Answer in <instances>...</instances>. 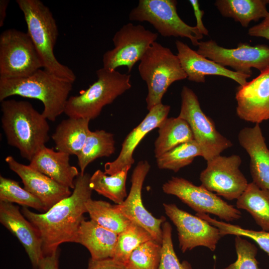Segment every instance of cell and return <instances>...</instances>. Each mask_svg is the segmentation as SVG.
Returning <instances> with one entry per match:
<instances>
[{
  "instance_id": "cell-1",
  "label": "cell",
  "mask_w": 269,
  "mask_h": 269,
  "mask_svg": "<svg viewBox=\"0 0 269 269\" xmlns=\"http://www.w3.org/2000/svg\"><path fill=\"white\" fill-rule=\"evenodd\" d=\"M90 177L88 173H80L72 194L46 212L36 213L22 207V214L40 237L43 257L56 252L61 244L75 243L79 228L85 220L84 214L87 213L85 204L91 198Z\"/></svg>"
},
{
  "instance_id": "cell-2",
  "label": "cell",
  "mask_w": 269,
  "mask_h": 269,
  "mask_svg": "<svg viewBox=\"0 0 269 269\" xmlns=\"http://www.w3.org/2000/svg\"><path fill=\"white\" fill-rule=\"evenodd\" d=\"M1 127L7 143L29 161L49 139V126L42 113L25 101L0 102Z\"/></svg>"
},
{
  "instance_id": "cell-3",
  "label": "cell",
  "mask_w": 269,
  "mask_h": 269,
  "mask_svg": "<svg viewBox=\"0 0 269 269\" xmlns=\"http://www.w3.org/2000/svg\"><path fill=\"white\" fill-rule=\"evenodd\" d=\"M73 83L44 69L23 77H0V101L12 96L38 100L44 106V117L54 122L64 113Z\"/></svg>"
},
{
  "instance_id": "cell-4",
  "label": "cell",
  "mask_w": 269,
  "mask_h": 269,
  "mask_svg": "<svg viewBox=\"0 0 269 269\" xmlns=\"http://www.w3.org/2000/svg\"><path fill=\"white\" fill-rule=\"evenodd\" d=\"M23 13L30 36L44 69L74 83L76 76L67 66L60 63L54 53L58 36L56 21L49 8L39 0H16Z\"/></svg>"
},
{
  "instance_id": "cell-5",
  "label": "cell",
  "mask_w": 269,
  "mask_h": 269,
  "mask_svg": "<svg viewBox=\"0 0 269 269\" xmlns=\"http://www.w3.org/2000/svg\"><path fill=\"white\" fill-rule=\"evenodd\" d=\"M97 80L79 95L69 97L64 113L69 118L90 121L98 117L103 108L129 90L131 75L103 67L97 70Z\"/></svg>"
},
{
  "instance_id": "cell-6",
  "label": "cell",
  "mask_w": 269,
  "mask_h": 269,
  "mask_svg": "<svg viewBox=\"0 0 269 269\" xmlns=\"http://www.w3.org/2000/svg\"><path fill=\"white\" fill-rule=\"evenodd\" d=\"M138 69L147 86L145 101L148 111L162 104L163 95L173 83L187 78L177 55L156 41L143 55Z\"/></svg>"
},
{
  "instance_id": "cell-7",
  "label": "cell",
  "mask_w": 269,
  "mask_h": 269,
  "mask_svg": "<svg viewBox=\"0 0 269 269\" xmlns=\"http://www.w3.org/2000/svg\"><path fill=\"white\" fill-rule=\"evenodd\" d=\"M175 0H139L129 14V19L150 23L162 36H180L189 39L198 46L203 38L198 29L183 21L177 12Z\"/></svg>"
},
{
  "instance_id": "cell-8",
  "label": "cell",
  "mask_w": 269,
  "mask_h": 269,
  "mask_svg": "<svg viewBox=\"0 0 269 269\" xmlns=\"http://www.w3.org/2000/svg\"><path fill=\"white\" fill-rule=\"evenodd\" d=\"M181 98L178 117L189 124L205 160L208 161L232 146V142L217 130L212 120L203 112L198 97L192 89L184 86Z\"/></svg>"
},
{
  "instance_id": "cell-9",
  "label": "cell",
  "mask_w": 269,
  "mask_h": 269,
  "mask_svg": "<svg viewBox=\"0 0 269 269\" xmlns=\"http://www.w3.org/2000/svg\"><path fill=\"white\" fill-rule=\"evenodd\" d=\"M43 68L38 52L27 33L8 29L0 35V77L27 76Z\"/></svg>"
},
{
  "instance_id": "cell-10",
  "label": "cell",
  "mask_w": 269,
  "mask_h": 269,
  "mask_svg": "<svg viewBox=\"0 0 269 269\" xmlns=\"http://www.w3.org/2000/svg\"><path fill=\"white\" fill-rule=\"evenodd\" d=\"M157 37V33L146 29L142 25L130 22L124 25L113 38L114 48L103 55V67L112 71L126 66L130 72Z\"/></svg>"
},
{
  "instance_id": "cell-11",
  "label": "cell",
  "mask_w": 269,
  "mask_h": 269,
  "mask_svg": "<svg viewBox=\"0 0 269 269\" xmlns=\"http://www.w3.org/2000/svg\"><path fill=\"white\" fill-rule=\"evenodd\" d=\"M165 193L178 197L197 213L211 214L227 222L239 220L241 212L213 193L183 178L172 177L162 186Z\"/></svg>"
},
{
  "instance_id": "cell-12",
  "label": "cell",
  "mask_w": 269,
  "mask_h": 269,
  "mask_svg": "<svg viewBox=\"0 0 269 269\" xmlns=\"http://www.w3.org/2000/svg\"><path fill=\"white\" fill-rule=\"evenodd\" d=\"M197 52L220 65L230 66L234 71L251 76L252 68L261 72L269 69V47L240 43L236 48H226L212 40L200 41Z\"/></svg>"
},
{
  "instance_id": "cell-13",
  "label": "cell",
  "mask_w": 269,
  "mask_h": 269,
  "mask_svg": "<svg viewBox=\"0 0 269 269\" xmlns=\"http://www.w3.org/2000/svg\"><path fill=\"white\" fill-rule=\"evenodd\" d=\"M241 163L237 154L219 155L207 161L200 174L201 185L228 200L237 199L249 183L239 168Z\"/></svg>"
},
{
  "instance_id": "cell-14",
  "label": "cell",
  "mask_w": 269,
  "mask_h": 269,
  "mask_svg": "<svg viewBox=\"0 0 269 269\" xmlns=\"http://www.w3.org/2000/svg\"><path fill=\"white\" fill-rule=\"evenodd\" d=\"M166 215L175 226L182 253L203 246L214 251L222 237L219 230L204 219L179 209L175 204L163 203Z\"/></svg>"
},
{
  "instance_id": "cell-15",
  "label": "cell",
  "mask_w": 269,
  "mask_h": 269,
  "mask_svg": "<svg viewBox=\"0 0 269 269\" xmlns=\"http://www.w3.org/2000/svg\"><path fill=\"white\" fill-rule=\"evenodd\" d=\"M150 168L147 160L139 161L131 177V188L125 200L120 204H116L117 209L131 222L140 226L151 235L153 240L161 244V226L166 218L154 217L144 207L141 198V190L145 178Z\"/></svg>"
},
{
  "instance_id": "cell-16",
  "label": "cell",
  "mask_w": 269,
  "mask_h": 269,
  "mask_svg": "<svg viewBox=\"0 0 269 269\" xmlns=\"http://www.w3.org/2000/svg\"><path fill=\"white\" fill-rule=\"evenodd\" d=\"M235 98L240 119L256 124L269 120V69L240 86Z\"/></svg>"
},
{
  "instance_id": "cell-17",
  "label": "cell",
  "mask_w": 269,
  "mask_h": 269,
  "mask_svg": "<svg viewBox=\"0 0 269 269\" xmlns=\"http://www.w3.org/2000/svg\"><path fill=\"white\" fill-rule=\"evenodd\" d=\"M5 161L9 169L20 178L23 188L41 202L44 212L72 193L68 187L61 185L29 165L19 163L11 155L6 156Z\"/></svg>"
},
{
  "instance_id": "cell-18",
  "label": "cell",
  "mask_w": 269,
  "mask_h": 269,
  "mask_svg": "<svg viewBox=\"0 0 269 269\" xmlns=\"http://www.w3.org/2000/svg\"><path fill=\"white\" fill-rule=\"evenodd\" d=\"M0 222L23 246L33 269H38L43 257L41 240L37 230L23 216L19 207L0 201Z\"/></svg>"
},
{
  "instance_id": "cell-19",
  "label": "cell",
  "mask_w": 269,
  "mask_h": 269,
  "mask_svg": "<svg viewBox=\"0 0 269 269\" xmlns=\"http://www.w3.org/2000/svg\"><path fill=\"white\" fill-rule=\"evenodd\" d=\"M170 106L162 103L157 105L149 112L140 122L126 136L117 158L104 165V172L108 175L116 173L134 162V152L143 137L150 132L158 128L161 123L167 118Z\"/></svg>"
},
{
  "instance_id": "cell-20",
  "label": "cell",
  "mask_w": 269,
  "mask_h": 269,
  "mask_svg": "<svg viewBox=\"0 0 269 269\" xmlns=\"http://www.w3.org/2000/svg\"><path fill=\"white\" fill-rule=\"evenodd\" d=\"M175 45L177 56L187 79L196 83H204L206 75H218L231 79L240 86L245 84L251 76L229 70L215 61L208 59L192 49L180 40Z\"/></svg>"
},
{
  "instance_id": "cell-21",
  "label": "cell",
  "mask_w": 269,
  "mask_h": 269,
  "mask_svg": "<svg viewBox=\"0 0 269 269\" xmlns=\"http://www.w3.org/2000/svg\"><path fill=\"white\" fill-rule=\"evenodd\" d=\"M238 138L250 156L253 182L262 189L269 190V149L260 125L243 128L239 132Z\"/></svg>"
},
{
  "instance_id": "cell-22",
  "label": "cell",
  "mask_w": 269,
  "mask_h": 269,
  "mask_svg": "<svg viewBox=\"0 0 269 269\" xmlns=\"http://www.w3.org/2000/svg\"><path fill=\"white\" fill-rule=\"evenodd\" d=\"M69 160V154L45 146L34 155L29 165L61 185L74 189L75 179L80 172L70 164Z\"/></svg>"
},
{
  "instance_id": "cell-23",
  "label": "cell",
  "mask_w": 269,
  "mask_h": 269,
  "mask_svg": "<svg viewBox=\"0 0 269 269\" xmlns=\"http://www.w3.org/2000/svg\"><path fill=\"white\" fill-rule=\"evenodd\" d=\"M118 235L94 221L84 220L77 232L75 243L86 248L93 260L113 258Z\"/></svg>"
},
{
  "instance_id": "cell-24",
  "label": "cell",
  "mask_w": 269,
  "mask_h": 269,
  "mask_svg": "<svg viewBox=\"0 0 269 269\" xmlns=\"http://www.w3.org/2000/svg\"><path fill=\"white\" fill-rule=\"evenodd\" d=\"M90 121L87 119L75 118L62 121L52 135L57 151L77 156L90 131Z\"/></svg>"
},
{
  "instance_id": "cell-25",
  "label": "cell",
  "mask_w": 269,
  "mask_h": 269,
  "mask_svg": "<svg viewBox=\"0 0 269 269\" xmlns=\"http://www.w3.org/2000/svg\"><path fill=\"white\" fill-rule=\"evenodd\" d=\"M158 129V136L154 143L156 158L180 144L194 139L188 123L178 117L166 118Z\"/></svg>"
},
{
  "instance_id": "cell-26",
  "label": "cell",
  "mask_w": 269,
  "mask_h": 269,
  "mask_svg": "<svg viewBox=\"0 0 269 269\" xmlns=\"http://www.w3.org/2000/svg\"><path fill=\"white\" fill-rule=\"evenodd\" d=\"M266 0H217L215 5L224 16L233 18L247 27L252 21L265 18L269 13Z\"/></svg>"
},
{
  "instance_id": "cell-27",
  "label": "cell",
  "mask_w": 269,
  "mask_h": 269,
  "mask_svg": "<svg viewBox=\"0 0 269 269\" xmlns=\"http://www.w3.org/2000/svg\"><path fill=\"white\" fill-rule=\"evenodd\" d=\"M236 206L248 212L262 230L269 232V190L249 183L237 199Z\"/></svg>"
},
{
  "instance_id": "cell-28",
  "label": "cell",
  "mask_w": 269,
  "mask_h": 269,
  "mask_svg": "<svg viewBox=\"0 0 269 269\" xmlns=\"http://www.w3.org/2000/svg\"><path fill=\"white\" fill-rule=\"evenodd\" d=\"M115 150L113 134L102 130L90 131L81 150L77 155L80 173L84 174L87 166L95 159L109 157Z\"/></svg>"
},
{
  "instance_id": "cell-29",
  "label": "cell",
  "mask_w": 269,
  "mask_h": 269,
  "mask_svg": "<svg viewBox=\"0 0 269 269\" xmlns=\"http://www.w3.org/2000/svg\"><path fill=\"white\" fill-rule=\"evenodd\" d=\"M131 168L127 166L120 171L107 175L100 169L91 175L90 185L95 191L116 204H121L127 198L126 180L128 171Z\"/></svg>"
},
{
  "instance_id": "cell-30",
  "label": "cell",
  "mask_w": 269,
  "mask_h": 269,
  "mask_svg": "<svg viewBox=\"0 0 269 269\" xmlns=\"http://www.w3.org/2000/svg\"><path fill=\"white\" fill-rule=\"evenodd\" d=\"M85 205L91 220L118 235L131 222L117 209L115 205L108 202L90 198Z\"/></svg>"
},
{
  "instance_id": "cell-31",
  "label": "cell",
  "mask_w": 269,
  "mask_h": 269,
  "mask_svg": "<svg viewBox=\"0 0 269 269\" xmlns=\"http://www.w3.org/2000/svg\"><path fill=\"white\" fill-rule=\"evenodd\" d=\"M202 156L200 146L195 139L180 144L156 158L158 168L178 172L191 164L194 158Z\"/></svg>"
},
{
  "instance_id": "cell-32",
  "label": "cell",
  "mask_w": 269,
  "mask_h": 269,
  "mask_svg": "<svg viewBox=\"0 0 269 269\" xmlns=\"http://www.w3.org/2000/svg\"><path fill=\"white\" fill-rule=\"evenodd\" d=\"M153 240L150 233L138 224L131 222L118 235L112 258L125 265L132 252L139 245Z\"/></svg>"
},
{
  "instance_id": "cell-33",
  "label": "cell",
  "mask_w": 269,
  "mask_h": 269,
  "mask_svg": "<svg viewBox=\"0 0 269 269\" xmlns=\"http://www.w3.org/2000/svg\"><path fill=\"white\" fill-rule=\"evenodd\" d=\"M0 201L16 203L44 212L41 202L14 180L0 176Z\"/></svg>"
},
{
  "instance_id": "cell-34",
  "label": "cell",
  "mask_w": 269,
  "mask_h": 269,
  "mask_svg": "<svg viewBox=\"0 0 269 269\" xmlns=\"http://www.w3.org/2000/svg\"><path fill=\"white\" fill-rule=\"evenodd\" d=\"M161 248L154 240L145 242L132 252L125 266L127 269H158Z\"/></svg>"
},
{
  "instance_id": "cell-35",
  "label": "cell",
  "mask_w": 269,
  "mask_h": 269,
  "mask_svg": "<svg viewBox=\"0 0 269 269\" xmlns=\"http://www.w3.org/2000/svg\"><path fill=\"white\" fill-rule=\"evenodd\" d=\"M196 216L205 220L211 225L217 227L222 237L227 235L248 237L254 240L269 256V232L255 231L243 228L238 225H233L216 219L212 218L208 214L196 213Z\"/></svg>"
},
{
  "instance_id": "cell-36",
  "label": "cell",
  "mask_w": 269,
  "mask_h": 269,
  "mask_svg": "<svg viewBox=\"0 0 269 269\" xmlns=\"http://www.w3.org/2000/svg\"><path fill=\"white\" fill-rule=\"evenodd\" d=\"M162 238L161 256L158 269H192L187 261L180 262L174 250L172 240V227L168 222L161 226Z\"/></svg>"
},
{
  "instance_id": "cell-37",
  "label": "cell",
  "mask_w": 269,
  "mask_h": 269,
  "mask_svg": "<svg viewBox=\"0 0 269 269\" xmlns=\"http://www.w3.org/2000/svg\"><path fill=\"white\" fill-rule=\"evenodd\" d=\"M235 246L237 260L223 269H262L256 259L258 249L254 244L242 236H236Z\"/></svg>"
},
{
  "instance_id": "cell-38",
  "label": "cell",
  "mask_w": 269,
  "mask_h": 269,
  "mask_svg": "<svg viewBox=\"0 0 269 269\" xmlns=\"http://www.w3.org/2000/svg\"><path fill=\"white\" fill-rule=\"evenodd\" d=\"M87 269H127L123 264L112 258L102 260L90 259Z\"/></svg>"
},
{
  "instance_id": "cell-39",
  "label": "cell",
  "mask_w": 269,
  "mask_h": 269,
  "mask_svg": "<svg viewBox=\"0 0 269 269\" xmlns=\"http://www.w3.org/2000/svg\"><path fill=\"white\" fill-rule=\"evenodd\" d=\"M248 34L269 40V13L261 22L250 28Z\"/></svg>"
},
{
  "instance_id": "cell-40",
  "label": "cell",
  "mask_w": 269,
  "mask_h": 269,
  "mask_svg": "<svg viewBox=\"0 0 269 269\" xmlns=\"http://www.w3.org/2000/svg\"><path fill=\"white\" fill-rule=\"evenodd\" d=\"M189 2L192 5L194 13L196 20V27L202 35H208V31L205 27L203 21V16L204 12L200 8L199 2L197 0H190Z\"/></svg>"
},
{
  "instance_id": "cell-41",
  "label": "cell",
  "mask_w": 269,
  "mask_h": 269,
  "mask_svg": "<svg viewBox=\"0 0 269 269\" xmlns=\"http://www.w3.org/2000/svg\"><path fill=\"white\" fill-rule=\"evenodd\" d=\"M59 250L53 254L43 257L39 262L38 269H59Z\"/></svg>"
},
{
  "instance_id": "cell-42",
  "label": "cell",
  "mask_w": 269,
  "mask_h": 269,
  "mask_svg": "<svg viewBox=\"0 0 269 269\" xmlns=\"http://www.w3.org/2000/svg\"><path fill=\"white\" fill-rule=\"evenodd\" d=\"M9 2L8 0H0V27L3 25L6 15V9Z\"/></svg>"
},
{
  "instance_id": "cell-43",
  "label": "cell",
  "mask_w": 269,
  "mask_h": 269,
  "mask_svg": "<svg viewBox=\"0 0 269 269\" xmlns=\"http://www.w3.org/2000/svg\"><path fill=\"white\" fill-rule=\"evenodd\" d=\"M267 3H269V0H266Z\"/></svg>"
},
{
  "instance_id": "cell-44",
  "label": "cell",
  "mask_w": 269,
  "mask_h": 269,
  "mask_svg": "<svg viewBox=\"0 0 269 269\" xmlns=\"http://www.w3.org/2000/svg\"><path fill=\"white\" fill-rule=\"evenodd\" d=\"M213 269H216V266H215V265H214V266Z\"/></svg>"
}]
</instances>
